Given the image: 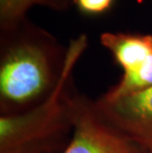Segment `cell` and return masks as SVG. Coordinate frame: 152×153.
<instances>
[{"instance_id":"obj_1","label":"cell","mask_w":152,"mask_h":153,"mask_svg":"<svg viewBox=\"0 0 152 153\" xmlns=\"http://www.w3.org/2000/svg\"><path fill=\"white\" fill-rule=\"evenodd\" d=\"M86 45L85 35L71 42L64 57L59 82L43 102L23 113L1 115L0 153H9L24 147L50 152L57 139L72 129L73 97L67 94V86L76 61Z\"/></svg>"},{"instance_id":"obj_2","label":"cell","mask_w":152,"mask_h":153,"mask_svg":"<svg viewBox=\"0 0 152 153\" xmlns=\"http://www.w3.org/2000/svg\"><path fill=\"white\" fill-rule=\"evenodd\" d=\"M54 65L50 48L43 41L21 37L6 45L0 60L1 115L23 113L48 97L62 71Z\"/></svg>"},{"instance_id":"obj_5","label":"cell","mask_w":152,"mask_h":153,"mask_svg":"<svg viewBox=\"0 0 152 153\" xmlns=\"http://www.w3.org/2000/svg\"><path fill=\"white\" fill-rule=\"evenodd\" d=\"M100 41L111 51L124 72L136 68L152 54V35L106 32L101 35Z\"/></svg>"},{"instance_id":"obj_3","label":"cell","mask_w":152,"mask_h":153,"mask_svg":"<svg viewBox=\"0 0 152 153\" xmlns=\"http://www.w3.org/2000/svg\"><path fill=\"white\" fill-rule=\"evenodd\" d=\"M72 135L61 153H151L118 131L100 115L92 102L73 96Z\"/></svg>"},{"instance_id":"obj_6","label":"cell","mask_w":152,"mask_h":153,"mask_svg":"<svg viewBox=\"0 0 152 153\" xmlns=\"http://www.w3.org/2000/svg\"><path fill=\"white\" fill-rule=\"evenodd\" d=\"M152 86V54L143 63L136 68L125 71L118 84L110 89L104 97L105 99L114 100L136 93Z\"/></svg>"},{"instance_id":"obj_7","label":"cell","mask_w":152,"mask_h":153,"mask_svg":"<svg viewBox=\"0 0 152 153\" xmlns=\"http://www.w3.org/2000/svg\"><path fill=\"white\" fill-rule=\"evenodd\" d=\"M64 0H0V25L5 32L15 30L25 14L35 5L60 7Z\"/></svg>"},{"instance_id":"obj_8","label":"cell","mask_w":152,"mask_h":153,"mask_svg":"<svg viewBox=\"0 0 152 153\" xmlns=\"http://www.w3.org/2000/svg\"><path fill=\"white\" fill-rule=\"evenodd\" d=\"M81 10L89 13H101L110 8L113 0H77Z\"/></svg>"},{"instance_id":"obj_4","label":"cell","mask_w":152,"mask_h":153,"mask_svg":"<svg viewBox=\"0 0 152 153\" xmlns=\"http://www.w3.org/2000/svg\"><path fill=\"white\" fill-rule=\"evenodd\" d=\"M95 106L110 125L152 153V86L114 100L101 97Z\"/></svg>"}]
</instances>
